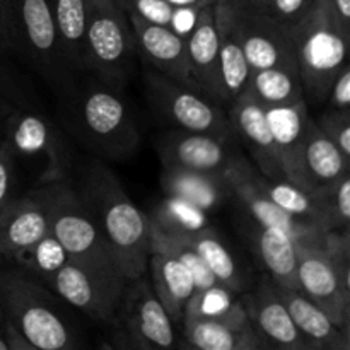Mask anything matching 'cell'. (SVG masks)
Wrapping results in <instances>:
<instances>
[{
    "instance_id": "obj_23",
    "label": "cell",
    "mask_w": 350,
    "mask_h": 350,
    "mask_svg": "<svg viewBox=\"0 0 350 350\" xmlns=\"http://www.w3.org/2000/svg\"><path fill=\"white\" fill-rule=\"evenodd\" d=\"M245 236L270 279L287 289L297 286V243L279 228L263 226L256 221L246 222Z\"/></svg>"
},
{
    "instance_id": "obj_29",
    "label": "cell",
    "mask_w": 350,
    "mask_h": 350,
    "mask_svg": "<svg viewBox=\"0 0 350 350\" xmlns=\"http://www.w3.org/2000/svg\"><path fill=\"white\" fill-rule=\"evenodd\" d=\"M176 236H180L185 243H188L195 250V253L200 256L207 269L214 273L221 286L236 294L245 291L246 279L243 269L238 265L231 250L224 245V241L219 238L214 229L205 228L202 231L190 232V234Z\"/></svg>"
},
{
    "instance_id": "obj_41",
    "label": "cell",
    "mask_w": 350,
    "mask_h": 350,
    "mask_svg": "<svg viewBox=\"0 0 350 350\" xmlns=\"http://www.w3.org/2000/svg\"><path fill=\"white\" fill-rule=\"evenodd\" d=\"M332 109H340V111H350V68L345 65L337 77L334 79L330 85V91L327 96Z\"/></svg>"
},
{
    "instance_id": "obj_11",
    "label": "cell",
    "mask_w": 350,
    "mask_h": 350,
    "mask_svg": "<svg viewBox=\"0 0 350 350\" xmlns=\"http://www.w3.org/2000/svg\"><path fill=\"white\" fill-rule=\"evenodd\" d=\"M258 170L253 167L246 157L239 159L226 173L231 197H234L246 208L253 221L270 228H279L291 236L297 245L323 248L328 231L320 224L291 215L270 200L269 195L258 183Z\"/></svg>"
},
{
    "instance_id": "obj_13",
    "label": "cell",
    "mask_w": 350,
    "mask_h": 350,
    "mask_svg": "<svg viewBox=\"0 0 350 350\" xmlns=\"http://www.w3.org/2000/svg\"><path fill=\"white\" fill-rule=\"evenodd\" d=\"M116 320L132 347L171 349L176 344L174 321L144 275L126 280Z\"/></svg>"
},
{
    "instance_id": "obj_35",
    "label": "cell",
    "mask_w": 350,
    "mask_h": 350,
    "mask_svg": "<svg viewBox=\"0 0 350 350\" xmlns=\"http://www.w3.org/2000/svg\"><path fill=\"white\" fill-rule=\"evenodd\" d=\"M14 109H41L40 99L29 79L0 53V116Z\"/></svg>"
},
{
    "instance_id": "obj_28",
    "label": "cell",
    "mask_w": 350,
    "mask_h": 350,
    "mask_svg": "<svg viewBox=\"0 0 350 350\" xmlns=\"http://www.w3.org/2000/svg\"><path fill=\"white\" fill-rule=\"evenodd\" d=\"M185 340L190 347L200 350H258L265 344L255 328L238 330L229 325L208 320V318L183 314Z\"/></svg>"
},
{
    "instance_id": "obj_34",
    "label": "cell",
    "mask_w": 350,
    "mask_h": 350,
    "mask_svg": "<svg viewBox=\"0 0 350 350\" xmlns=\"http://www.w3.org/2000/svg\"><path fill=\"white\" fill-rule=\"evenodd\" d=\"M147 215L154 228L170 234H190L208 228L204 208L167 195Z\"/></svg>"
},
{
    "instance_id": "obj_3",
    "label": "cell",
    "mask_w": 350,
    "mask_h": 350,
    "mask_svg": "<svg viewBox=\"0 0 350 350\" xmlns=\"http://www.w3.org/2000/svg\"><path fill=\"white\" fill-rule=\"evenodd\" d=\"M5 36L9 53L29 67L55 98L70 94L77 74L60 50L50 0H5Z\"/></svg>"
},
{
    "instance_id": "obj_5",
    "label": "cell",
    "mask_w": 350,
    "mask_h": 350,
    "mask_svg": "<svg viewBox=\"0 0 350 350\" xmlns=\"http://www.w3.org/2000/svg\"><path fill=\"white\" fill-rule=\"evenodd\" d=\"M349 36L350 27L342 24L330 0H313L291 24L301 84L314 101L327 99L334 79L349 65Z\"/></svg>"
},
{
    "instance_id": "obj_43",
    "label": "cell",
    "mask_w": 350,
    "mask_h": 350,
    "mask_svg": "<svg viewBox=\"0 0 350 350\" xmlns=\"http://www.w3.org/2000/svg\"><path fill=\"white\" fill-rule=\"evenodd\" d=\"M166 2L180 10H193L195 12V10L204 9V7L214 5L217 0H166Z\"/></svg>"
},
{
    "instance_id": "obj_1",
    "label": "cell",
    "mask_w": 350,
    "mask_h": 350,
    "mask_svg": "<svg viewBox=\"0 0 350 350\" xmlns=\"http://www.w3.org/2000/svg\"><path fill=\"white\" fill-rule=\"evenodd\" d=\"M79 195L94 214L116 269L126 280L146 275L150 256V219L125 193L111 170L92 163Z\"/></svg>"
},
{
    "instance_id": "obj_10",
    "label": "cell",
    "mask_w": 350,
    "mask_h": 350,
    "mask_svg": "<svg viewBox=\"0 0 350 350\" xmlns=\"http://www.w3.org/2000/svg\"><path fill=\"white\" fill-rule=\"evenodd\" d=\"M146 84L154 108L178 129L208 133L229 142L238 139L224 109L198 89L173 81L157 70L147 72Z\"/></svg>"
},
{
    "instance_id": "obj_42",
    "label": "cell",
    "mask_w": 350,
    "mask_h": 350,
    "mask_svg": "<svg viewBox=\"0 0 350 350\" xmlns=\"http://www.w3.org/2000/svg\"><path fill=\"white\" fill-rule=\"evenodd\" d=\"M3 334H5V340L7 345H9V350H34L33 345L27 342V338L7 320L3 321Z\"/></svg>"
},
{
    "instance_id": "obj_46",
    "label": "cell",
    "mask_w": 350,
    "mask_h": 350,
    "mask_svg": "<svg viewBox=\"0 0 350 350\" xmlns=\"http://www.w3.org/2000/svg\"><path fill=\"white\" fill-rule=\"evenodd\" d=\"M246 2H248L252 7H255L256 10H262L263 12L267 7V3H269V0H246Z\"/></svg>"
},
{
    "instance_id": "obj_25",
    "label": "cell",
    "mask_w": 350,
    "mask_h": 350,
    "mask_svg": "<svg viewBox=\"0 0 350 350\" xmlns=\"http://www.w3.org/2000/svg\"><path fill=\"white\" fill-rule=\"evenodd\" d=\"M147 270H150V287L157 299L166 308L171 320L181 323L185 308L195 293L190 270L173 255L154 245H150Z\"/></svg>"
},
{
    "instance_id": "obj_15",
    "label": "cell",
    "mask_w": 350,
    "mask_h": 350,
    "mask_svg": "<svg viewBox=\"0 0 350 350\" xmlns=\"http://www.w3.org/2000/svg\"><path fill=\"white\" fill-rule=\"evenodd\" d=\"M297 286L349 335L350 294L342 289L323 248L297 245Z\"/></svg>"
},
{
    "instance_id": "obj_32",
    "label": "cell",
    "mask_w": 350,
    "mask_h": 350,
    "mask_svg": "<svg viewBox=\"0 0 350 350\" xmlns=\"http://www.w3.org/2000/svg\"><path fill=\"white\" fill-rule=\"evenodd\" d=\"M258 183L270 200L280 208L304 221L317 222L328 231L327 205L320 190L308 191L287 180H269L263 174H258Z\"/></svg>"
},
{
    "instance_id": "obj_44",
    "label": "cell",
    "mask_w": 350,
    "mask_h": 350,
    "mask_svg": "<svg viewBox=\"0 0 350 350\" xmlns=\"http://www.w3.org/2000/svg\"><path fill=\"white\" fill-rule=\"evenodd\" d=\"M330 3L334 5L342 24L350 27V0H330Z\"/></svg>"
},
{
    "instance_id": "obj_7",
    "label": "cell",
    "mask_w": 350,
    "mask_h": 350,
    "mask_svg": "<svg viewBox=\"0 0 350 350\" xmlns=\"http://www.w3.org/2000/svg\"><path fill=\"white\" fill-rule=\"evenodd\" d=\"M84 70L113 88H122L133 72L135 38L123 0H85Z\"/></svg>"
},
{
    "instance_id": "obj_30",
    "label": "cell",
    "mask_w": 350,
    "mask_h": 350,
    "mask_svg": "<svg viewBox=\"0 0 350 350\" xmlns=\"http://www.w3.org/2000/svg\"><path fill=\"white\" fill-rule=\"evenodd\" d=\"M60 50L68 67L79 74L84 70L85 55V0H50Z\"/></svg>"
},
{
    "instance_id": "obj_36",
    "label": "cell",
    "mask_w": 350,
    "mask_h": 350,
    "mask_svg": "<svg viewBox=\"0 0 350 350\" xmlns=\"http://www.w3.org/2000/svg\"><path fill=\"white\" fill-rule=\"evenodd\" d=\"M327 205L328 231L349 229L350 221V174H345L335 183L320 188Z\"/></svg>"
},
{
    "instance_id": "obj_21",
    "label": "cell",
    "mask_w": 350,
    "mask_h": 350,
    "mask_svg": "<svg viewBox=\"0 0 350 350\" xmlns=\"http://www.w3.org/2000/svg\"><path fill=\"white\" fill-rule=\"evenodd\" d=\"M187 36V55L195 88L221 103L219 89V24L214 5L198 9Z\"/></svg>"
},
{
    "instance_id": "obj_6",
    "label": "cell",
    "mask_w": 350,
    "mask_h": 350,
    "mask_svg": "<svg viewBox=\"0 0 350 350\" xmlns=\"http://www.w3.org/2000/svg\"><path fill=\"white\" fill-rule=\"evenodd\" d=\"M36 188L48 211L51 238L58 243L65 258L120 272L94 214L77 188L68 180L41 183Z\"/></svg>"
},
{
    "instance_id": "obj_40",
    "label": "cell",
    "mask_w": 350,
    "mask_h": 350,
    "mask_svg": "<svg viewBox=\"0 0 350 350\" xmlns=\"http://www.w3.org/2000/svg\"><path fill=\"white\" fill-rule=\"evenodd\" d=\"M313 0H269L263 12L277 17L286 24H294L311 5Z\"/></svg>"
},
{
    "instance_id": "obj_17",
    "label": "cell",
    "mask_w": 350,
    "mask_h": 350,
    "mask_svg": "<svg viewBox=\"0 0 350 350\" xmlns=\"http://www.w3.org/2000/svg\"><path fill=\"white\" fill-rule=\"evenodd\" d=\"M239 301L265 347L308 350L272 280L263 279L256 291L241 294Z\"/></svg>"
},
{
    "instance_id": "obj_22",
    "label": "cell",
    "mask_w": 350,
    "mask_h": 350,
    "mask_svg": "<svg viewBox=\"0 0 350 350\" xmlns=\"http://www.w3.org/2000/svg\"><path fill=\"white\" fill-rule=\"evenodd\" d=\"M238 0H217L214 3L219 24V89L221 103H231L245 91L250 77L248 62L236 29Z\"/></svg>"
},
{
    "instance_id": "obj_33",
    "label": "cell",
    "mask_w": 350,
    "mask_h": 350,
    "mask_svg": "<svg viewBox=\"0 0 350 350\" xmlns=\"http://www.w3.org/2000/svg\"><path fill=\"white\" fill-rule=\"evenodd\" d=\"M236 293L226 289L224 286H215L205 291H195L188 301L183 314L208 318L219 323L229 325L238 330L252 328L248 314L243 308L241 301L234 297Z\"/></svg>"
},
{
    "instance_id": "obj_24",
    "label": "cell",
    "mask_w": 350,
    "mask_h": 350,
    "mask_svg": "<svg viewBox=\"0 0 350 350\" xmlns=\"http://www.w3.org/2000/svg\"><path fill=\"white\" fill-rule=\"evenodd\" d=\"M275 289L308 349L350 350V335L344 334L306 294L301 293L299 289H287L279 284H275Z\"/></svg>"
},
{
    "instance_id": "obj_18",
    "label": "cell",
    "mask_w": 350,
    "mask_h": 350,
    "mask_svg": "<svg viewBox=\"0 0 350 350\" xmlns=\"http://www.w3.org/2000/svg\"><path fill=\"white\" fill-rule=\"evenodd\" d=\"M228 116L236 137L246 146L258 173L269 180H286L267 122L265 108L248 92H241L231 101Z\"/></svg>"
},
{
    "instance_id": "obj_38",
    "label": "cell",
    "mask_w": 350,
    "mask_h": 350,
    "mask_svg": "<svg viewBox=\"0 0 350 350\" xmlns=\"http://www.w3.org/2000/svg\"><path fill=\"white\" fill-rule=\"evenodd\" d=\"M123 2L126 9L133 10L150 23L163 24V26H171L176 14L180 12V9L167 3L166 0H123Z\"/></svg>"
},
{
    "instance_id": "obj_39",
    "label": "cell",
    "mask_w": 350,
    "mask_h": 350,
    "mask_svg": "<svg viewBox=\"0 0 350 350\" xmlns=\"http://www.w3.org/2000/svg\"><path fill=\"white\" fill-rule=\"evenodd\" d=\"M17 183V159L9 147L2 144L0 147V214L16 197Z\"/></svg>"
},
{
    "instance_id": "obj_16",
    "label": "cell",
    "mask_w": 350,
    "mask_h": 350,
    "mask_svg": "<svg viewBox=\"0 0 350 350\" xmlns=\"http://www.w3.org/2000/svg\"><path fill=\"white\" fill-rule=\"evenodd\" d=\"M137 50L159 74L195 88L190 75L187 55V38L174 31V27L150 23L133 10L126 9ZM197 89V88H195Z\"/></svg>"
},
{
    "instance_id": "obj_8",
    "label": "cell",
    "mask_w": 350,
    "mask_h": 350,
    "mask_svg": "<svg viewBox=\"0 0 350 350\" xmlns=\"http://www.w3.org/2000/svg\"><path fill=\"white\" fill-rule=\"evenodd\" d=\"M3 144L16 159L41 166L40 183L67 180L72 147L60 126L43 109H14L3 118Z\"/></svg>"
},
{
    "instance_id": "obj_20",
    "label": "cell",
    "mask_w": 350,
    "mask_h": 350,
    "mask_svg": "<svg viewBox=\"0 0 350 350\" xmlns=\"http://www.w3.org/2000/svg\"><path fill=\"white\" fill-rule=\"evenodd\" d=\"M265 113L286 180L308 191H318L308 178L304 167V132L308 122L306 101L303 99L296 105L272 106L265 108Z\"/></svg>"
},
{
    "instance_id": "obj_14",
    "label": "cell",
    "mask_w": 350,
    "mask_h": 350,
    "mask_svg": "<svg viewBox=\"0 0 350 350\" xmlns=\"http://www.w3.org/2000/svg\"><path fill=\"white\" fill-rule=\"evenodd\" d=\"M157 154L163 166H176L224 176L239 159L245 157L234 142L181 129L170 130L157 140Z\"/></svg>"
},
{
    "instance_id": "obj_26",
    "label": "cell",
    "mask_w": 350,
    "mask_h": 350,
    "mask_svg": "<svg viewBox=\"0 0 350 350\" xmlns=\"http://www.w3.org/2000/svg\"><path fill=\"white\" fill-rule=\"evenodd\" d=\"M161 187L167 197H176L204 208L205 212L217 207L231 197L224 174L204 173L176 166H163Z\"/></svg>"
},
{
    "instance_id": "obj_47",
    "label": "cell",
    "mask_w": 350,
    "mask_h": 350,
    "mask_svg": "<svg viewBox=\"0 0 350 350\" xmlns=\"http://www.w3.org/2000/svg\"><path fill=\"white\" fill-rule=\"evenodd\" d=\"M3 144V118L0 116V147H2Z\"/></svg>"
},
{
    "instance_id": "obj_4",
    "label": "cell",
    "mask_w": 350,
    "mask_h": 350,
    "mask_svg": "<svg viewBox=\"0 0 350 350\" xmlns=\"http://www.w3.org/2000/svg\"><path fill=\"white\" fill-rule=\"evenodd\" d=\"M62 303V297L26 270H0L3 318L27 338L34 350H68L79 345L77 334Z\"/></svg>"
},
{
    "instance_id": "obj_27",
    "label": "cell",
    "mask_w": 350,
    "mask_h": 350,
    "mask_svg": "<svg viewBox=\"0 0 350 350\" xmlns=\"http://www.w3.org/2000/svg\"><path fill=\"white\" fill-rule=\"evenodd\" d=\"M303 156L308 178L317 190L349 174L350 157L342 154V150L318 129L310 116L304 132Z\"/></svg>"
},
{
    "instance_id": "obj_12",
    "label": "cell",
    "mask_w": 350,
    "mask_h": 350,
    "mask_svg": "<svg viewBox=\"0 0 350 350\" xmlns=\"http://www.w3.org/2000/svg\"><path fill=\"white\" fill-rule=\"evenodd\" d=\"M236 29L252 70L287 68L299 74L296 51L291 38V24L256 10L246 0H238Z\"/></svg>"
},
{
    "instance_id": "obj_9",
    "label": "cell",
    "mask_w": 350,
    "mask_h": 350,
    "mask_svg": "<svg viewBox=\"0 0 350 350\" xmlns=\"http://www.w3.org/2000/svg\"><path fill=\"white\" fill-rule=\"evenodd\" d=\"M46 286L70 306L99 323H113L126 279L116 270H105L65 258L44 279Z\"/></svg>"
},
{
    "instance_id": "obj_37",
    "label": "cell",
    "mask_w": 350,
    "mask_h": 350,
    "mask_svg": "<svg viewBox=\"0 0 350 350\" xmlns=\"http://www.w3.org/2000/svg\"><path fill=\"white\" fill-rule=\"evenodd\" d=\"M318 129L342 150L344 156L350 157V113L332 109L314 120Z\"/></svg>"
},
{
    "instance_id": "obj_45",
    "label": "cell",
    "mask_w": 350,
    "mask_h": 350,
    "mask_svg": "<svg viewBox=\"0 0 350 350\" xmlns=\"http://www.w3.org/2000/svg\"><path fill=\"white\" fill-rule=\"evenodd\" d=\"M0 53H9V44L5 36V0H0Z\"/></svg>"
},
{
    "instance_id": "obj_48",
    "label": "cell",
    "mask_w": 350,
    "mask_h": 350,
    "mask_svg": "<svg viewBox=\"0 0 350 350\" xmlns=\"http://www.w3.org/2000/svg\"><path fill=\"white\" fill-rule=\"evenodd\" d=\"M3 321H5V318H3L2 306H0V334H3Z\"/></svg>"
},
{
    "instance_id": "obj_2",
    "label": "cell",
    "mask_w": 350,
    "mask_h": 350,
    "mask_svg": "<svg viewBox=\"0 0 350 350\" xmlns=\"http://www.w3.org/2000/svg\"><path fill=\"white\" fill-rule=\"evenodd\" d=\"M65 129L82 147L106 161H126L140 144L139 129L129 103L118 88L98 82L81 88L58 99Z\"/></svg>"
},
{
    "instance_id": "obj_19",
    "label": "cell",
    "mask_w": 350,
    "mask_h": 350,
    "mask_svg": "<svg viewBox=\"0 0 350 350\" xmlns=\"http://www.w3.org/2000/svg\"><path fill=\"white\" fill-rule=\"evenodd\" d=\"M50 236V217L38 188L17 197L0 214V256L16 260Z\"/></svg>"
},
{
    "instance_id": "obj_31",
    "label": "cell",
    "mask_w": 350,
    "mask_h": 350,
    "mask_svg": "<svg viewBox=\"0 0 350 350\" xmlns=\"http://www.w3.org/2000/svg\"><path fill=\"white\" fill-rule=\"evenodd\" d=\"M243 92H248L263 108L296 105L304 99L299 74L287 68L252 70Z\"/></svg>"
}]
</instances>
